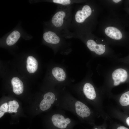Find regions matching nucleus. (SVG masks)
<instances>
[{"mask_svg": "<svg viewBox=\"0 0 129 129\" xmlns=\"http://www.w3.org/2000/svg\"><path fill=\"white\" fill-rule=\"evenodd\" d=\"M13 87L14 92L16 95L22 94L24 90V86L23 82L18 78L15 77L13 78L11 81Z\"/></svg>", "mask_w": 129, "mask_h": 129, "instance_id": "10", "label": "nucleus"}, {"mask_svg": "<svg viewBox=\"0 0 129 129\" xmlns=\"http://www.w3.org/2000/svg\"><path fill=\"white\" fill-rule=\"evenodd\" d=\"M52 72L53 76L58 81L62 82L65 80L66 73L61 68L55 67L53 69Z\"/></svg>", "mask_w": 129, "mask_h": 129, "instance_id": "13", "label": "nucleus"}, {"mask_svg": "<svg viewBox=\"0 0 129 129\" xmlns=\"http://www.w3.org/2000/svg\"><path fill=\"white\" fill-rule=\"evenodd\" d=\"M61 38L59 34L52 31L46 32L43 35V39L46 42L53 44L59 43L61 41Z\"/></svg>", "mask_w": 129, "mask_h": 129, "instance_id": "9", "label": "nucleus"}, {"mask_svg": "<svg viewBox=\"0 0 129 129\" xmlns=\"http://www.w3.org/2000/svg\"><path fill=\"white\" fill-rule=\"evenodd\" d=\"M83 95H80V97L84 96L88 100H92L95 99L96 96L95 89L93 85L89 82L85 83L82 88Z\"/></svg>", "mask_w": 129, "mask_h": 129, "instance_id": "7", "label": "nucleus"}, {"mask_svg": "<svg viewBox=\"0 0 129 129\" xmlns=\"http://www.w3.org/2000/svg\"><path fill=\"white\" fill-rule=\"evenodd\" d=\"M52 1L54 3L61 6H68L74 3H77L78 1L70 0H53Z\"/></svg>", "mask_w": 129, "mask_h": 129, "instance_id": "17", "label": "nucleus"}, {"mask_svg": "<svg viewBox=\"0 0 129 129\" xmlns=\"http://www.w3.org/2000/svg\"><path fill=\"white\" fill-rule=\"evenodd\" d=\"M55 105L57 108L69 111L80 119L88 118L91 114L88 107L69 94H60Z\"/></svg>", "mask_w": 129, "mask_h": 129, "instance_id": "1", "label": "nucleus"}, {"mask_svg": "<svg viewBox=\"0 0 129 129\" xmlns=\"http://www.w3.org/2000/svg\"><path fill=\"white\" fill-rule=\"evenodd\" d=\"M64 110L58 109L51 116L50 120L56 129H71L76 122L65 114Z\"/></svg>", "mask_w": 129, "mask_h": 129, "instance_id": "4", "label": "nucleus"}, {"mask_svg": "<svg viewBox=\"0 0 129 129\" xmlns=\"http://www.w3.org/2000/svg\"><path fill=\"white\" fill-rule=\"evenodd\" d=\"M117 129H129L128 128L123 126L118 127Z\"/></svg>", "mask_w": 129, "mask_h": 129, "instance_id": "20", "label": "nucleus"}, {"mask_svg": "<svg viewBox=\"0 0 129 129\" xmlns=\"http://www.w3.org/2000/svg\"><path fill=\"white\" fill-rule=\"evenodd\" d=\"M114 2L115 3H117L118 2L121 1L120 0H113Z\"/></svg>", "mask_w": 129, "mask_h": 129, "instance_id": "22", "label": "nucleus"}, {"mask_svg": "<svg viewBox=\"0 0 129 129\" xmlns=\"http://www.w3.org/2000/svg\"><path fill=\"white\" fill-rule=\"evenodd\" d=\"M105 34L110 38L115 40H119L122 37L120 31L117 28L112 27H109L105 29Z\"/></svg>", "mask_w": 129, "mask_h": 129, "instance_id": "11", "label": "nucleus"}, {"mask_svg": "<svg viewBox=\"0 0 129 129\" xmlns=\"http://www.w3.org/2000/svg\"><path fill=\"white\" fill-rule=\"evenodd\" d=\"M20 37V34L18 31L15 30L11 32L7 37L6 40L7 44L11 46L15 44Z\"/></svg>", "mask_w": 129, "mask_h": 129, "instance_id": "14", "label": "nucleus"}, {"mask_svg": "<svg viewBox=\"0 0 129 129\" xmlns=\"http://www.w3.org/2000/svg\"><path fill=\"white\" fill-rule=\"evenodd\" d=\"M8 112L9 113L13 112L16 113L19 105L18 102L16 100L10 101L8 103Z\"/></svg>", "mask_w": 129, "mask_h": 129, "instance_id": "15", "label": "nucleus"}, {"mask_svg": "<svg viewBox=\"0 0 129 129\" xmlns=\"http://www.w3.org/2000/svg\"><path fill=\"white\" fill-rule=\"evenodd\" d=\"M126 122L127 125L129 126V117L126 119Z\"/></svg>", "mask_w": 129, "mask_h": 129, "instance_id": "21", "label": "nucleus"}, {"mask_svg": "<svg viewBox=\"0 0 129 129\" xmlns=\"http://www.w3.org/2000/svg\"><path fill=\"white\" fill-rule=\"evenodd\" d=\"M95 129H97V128H95Z\"/></svg>", "mask_w": 129, "mask_h": 129, "instance_id": "23", "label": "nucleus"}, {"mask_svg": "<svg viewBox=\"0 0 129 129\" xmlns=\"http://www.w3.org/2000/svg\"><path fill=\"white\" fill-rule=\"evenodd\" d=\"M38 66V62L34 57L32 56H29L27 57L26 68L29 73L31 74L35 72L37 70Z\"/></svg>", "mask_w": 129, "mask_h": 129, "instance_id": "12", "label": "nucleus"}, {"mask_svg": "<svg viewBox=\"0 0 129 129\" xmlns=\"http://www.w3.org/2000/svg\"><path fill=\"white\" fill-rule=\"evenodd\" d=\"M117 60L119 62L129 64V58L119 59H117Z\"/></svg>", "mask_w": 129, "mask_h": 129, "instance_id": "19", "label": "nucleus"}, {"mask_svg": "<svg viewBox=\"0 0 129 129\" xmlns=\"http://www.w3.org/2000/svg\"><path fill=\"white\" fill-rule=\"evenodd\" d=\"M119 102L121 105L123 106L129 105V91L122 95L120 99Z\"/></svg>", "mask_w": 129, "mask_h": 129, "instance_id": "16", "label": "nucleus"}, {"mask_svg": "<svg viewBox=\"0 0 129 129\" xmlns=\"http://www.w3.org/2000/svg\"><path fill=\"white\" fill-rule=\"evenodd\" d=\"M92 12L91 7L87 5H84L81 9H77L71 22L75 30L80 25L83 23L91 15Z\"/></svg>", "mask_w": 129, "mask_h": 129, "instance_id": "5", "label": "nucleus"}, {"mask_svg": "<svg viewBox=\"0 0 129 129\" xmlns=\"http://www.w3.org/2000/svg\"><path fill=\"white\" fill-rule=\"evenodd\" d=\"M88 48L91 51L94 52L97 55H101L105 53L106 46L101 44H98L93 40L90 39L86 43Z\"/></svg>", "mask_w": 129, "mask_h": 129, "instance_id": "8", "label": "nucleus"}, {"mask_svg": "<svg viewBox=\"0 0 129 129\" xmlns=\"http://www.w3.org/2000/svg\"><path fill=\"white\" fill-rule=\"evenodd\" d=\"M8 105L7 103H3L0 107V118H1L5 113L8 112Z\"/></svg>", "mask_w": 129, "mask_h": 129, "instance_id": "18", "label": "nucleus"}, {"mask_svg": "<svg viewBox=\"0 0 129 129\" xmlns=\"http://www.w3.org/2000/svg\"><path fill=\"white\" fill-rule=\"evenodd\" d=\"M60 6L51 20L52 24L58 30V32L62 30H67L72 18L70 5Z\"/></svg>", "mask_w": 129, "mask_h": 129, "instance_id": "3", "label": "nucleus"}, {"mask_svg": "<svg viewBox=\"0 0 129 129\" xmlns=\"http://www.w3.org/2000/svg\"><path fill=\"white\" fill-rule=\"evenodd\" d=\"M60 94H55L52 92H48L44 94L43 98L39 105L41 110L47 111L52 106L57 103Z\"/></svg>", "mask_w": 129, "mask_h": 129, "instance_id": "6", "label": "nucleus"}, {"mask_svg": "<svg viewBox=\"0 0 129 129\" xmlns=\"http://www.w3.org/2000/svg\"><path fill=\"white\" fill-rule=\"evenodd\" d=\"M125 64L111 68L105 74L104 78L112 82L114 86L129 81V66Z\"/></svg>", "mask_w": 129, "mask_h": 129, "instance_id": "2", "label": "nucleus"}]
</instances>
